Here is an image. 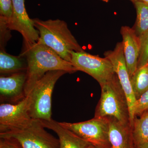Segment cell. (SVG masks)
I'll return each mask as SVG.
<instances>
[{
  "label": "cell",
  "instance_id": "6da1fadb",
  "mask_svg": "<svg viewBox=\"0 0 148 148\" xmlns=\"http://www.w3.org/2000/svg\"><path fill=\"white\" fill-rule=\"evenodd\" d=\"M21 55L26 58L27 64L25 96L47 72L64 71L71 74L77 71L71 62L64 60L50 48L38 42L24 48Z\"/></svg>",
  "mask_w": 148,
  "mask_h": 148
},
{
  "label": "cell",
  "instance_id": "7a4b0ae2",
  "mask_svg": "<svg viewBox=\"0 0 148 148\" xmlns=\"http://www.w3.org/2000/svg\"><path fill=\"white\" fill-rule=\"evenodd\" d=\"M33 20L35 28L39 32L37 42L50 48L64 60L71 62L72 51H84L65 21L59 19Z\"/></svg>",
  "mask_w": 148,
  "mask_h": 148
},
{
  "label": "cell",
  "instance_id": "3957f363",
  "mask_svg": "<svg viewBox=\"0 0 148 148\" xmlns=\"http://www.w3.org/2000/svg\"><path fill=\"white\" fill-rule=\"evenodd\" d=\"M45 128L40 120L31 118L15 125L0 127V138L11 140L21 148H59V140Z\"/></svg>",
  "mask_w": 148,
  "mask_h": 148
},
{
  "label": "cell",
  "instance_id": "277c9868",
  "mask_svg": "<svg viewBox=\"0 0 148 148\" xmlns=\"http://www.w3.org/2000/svg\"><path fill=\"white\" fill-rule=\"evenodd\" d=\"M101 86V98L94 117L113 118L130 125L127 99L116 74Z\"/></svg>",
  "mask_w": 148,
  "mask_h": 148
},
{
  "label": "cell",
  "instance_id": "5b68a950",
  "mask_svg": "<svg viewBox=\"0 0 148 148\" xmlns=\"http://www.w3.org/2000/svg\"><path fill=\"white\" fill-rule=\"evenodd\" d=\"M64 71L47 72L37 82L29 93V115L32 119L41 120L51 119V97L56 82L64 74Z\"/></svg>",
  "mask_w": 148,
  "mask_h": 148
},
{
  "label": "cell",
  "instance_id": "8992f818",
  "mask_svg": "<svg viewBox=\"0 0 148 148\" xmlns=\"http://www.w3.org/2000/svg\"><path fill=\"white\" fill-rule=\"evenodd\" d=\"M61 126L92 145L101 148H111L109 138V120L94 117L79 123L59 122Z\"/></svg>",
  "mask_w": 148,
  "mask_h": 148
},
{
  "label": "cell",
  "instance_id": "52a82bcc",
  "mask_svg": "<svg viewBox=\"0 0 148 148\" xmlns=\"http://www.w3.org/2000/svg\"><path fill=\"white\" fill-rule=\"evenodd\" d=\"M71 62L77 71L90 75L100 86L112 79L116 74L109 59L92 55L85 51H72Z\"/></svg>",
  "mask_w": 148,
  "mask_h": 148
},
{
  "label": "cell",
  "instance_id": "ba28073f",
  "mask_svg": "<svg viewBox=\"0 0 148 148\" xmlns=\"http://www.w3.org/2000/svg\"><path fill=\"white\" fill-rule=\"evenodd\" d=\"M104 56L110 61L127 99L129 108L130 123L132 127L135 116L134 109L136 99L132 90L130 77L125 58L122 42L117 43L113 50L104 52Z\"/></svg>",
  "mask_w": 148,
  "mask_h": 148
},
{
  "label": "cell",
  "instance_id": "9c48e42d",
  "mask_svg": "<svg viewBox=\"0 0 148 148\" xmlns=\"http://www.w3.org/2000/svg\"><path fill=\"white\" fill-rule=\"evenodd\" d=\"M12 16L8 28L19 32L24 38V48L30 47L38 40L39 32L27 13L25 0H12Z\"/></svg>",
  "mask_w": 148,
  "mask_h": 148
},
{
  "label": "cell",
  "instance_id": "30bf717a",
  "mask_svg": "<svg viewBox=\"0 0 148 148\" xmlns=\"http://www.w3.org/2000/svg\"><path fill=\"white\" fill-rule=\"evenodd\" d=\"M30 97L26 96L16 104L0 105V127L19 124L32 118L29 115Z\"/></svg>",
  "mask_w": 148,
  "mask_h": 148
},
{
  "label": "cell",
  "instance_id": "8fae6325",
  "mask_svg": "<svg viewBox=\"0 0 148 148\" xmlns=\"http://www.w3.org/2000/svg\"><path fill=\"white\" fill-rule=\"evenodd\" d=\"M27 71L11 74L8 77H0V95L1 100L21 101L26 96L24 87L27 80Z\"/></svg>",
  "mask_w": 148,
  "mask_h": 148
},
{
  "label": "cell",
  "instance_id": "7c38bea8",
  "mask_svg": "<svg viewBox=\"0 0 148 148\" xmlns=\"http://www.w3.org/2000/svg\"><path fill=\"white\" fill-rule=\"evenodd\" d=\"M120 33L122 37L125 58L130 76L131 77L138 69L140 53V40L135 30L128 26H122Z\"/></svg>",
  "mask_w": 148,
  "mask_h": 148
},
{
  "label": "cell",
  "instance_id": "4fadbf2b",
  "mask_svg": "<svg viewBox=\"0 0 148 148\" xmlns=\"http://www.w3.org/2000/svg\"><path fill=\"white\" fill-rule=\"evenodd\" d=\"M40 120L45 128L51 130L58 135L59 148H91L93 146L61 126L58 122L53 119Z\"/></svg>",
  "mask_w": 148,
  "mask_h": 148
},
{
  "label": "cell",
  "instance_id": "5bb4252c",
  "mask_svg": "<svg viewBox=\"0 0 148 148\" xmlns=\"http://www.w3.org/2000/svg\"><path fill=\"white\" fill-rule=\"evenodd\" d=\"M109 120V138L111 148H136L130 125L123 124L116 119Z\"/></svg>",
  "mask_w": 148,
  "mask_h": 148
},
{
  "label": "cell",
  "instance_id": "9a60e30c",
  "mask_svg": "<svg viewBox=\"0 0 148 148\" xmlns=\"http://www.w3.org/2000/svg\"><path fill=\"white\" fill-rule=\"evenodd\" d=\"M22 55L14 56L3 49L0 51V72L2 74H14L27 71V60Z\"/></svg>",
  "mask_w": 148,
  "mask_h": 148
},
{
  "label": "cell",
  "instance_id": "2e32d148",
  "mask_svg": "<svg viewBox=\"0 0 148 148\" xmlns=\"http://www.w3.org/2000/svg\"><path fill=\"white\" fill-rule=\"evenodd\" d=\"M131 129L136 148L148 143V111L140 115L139 118L135 117Z\"/></svg>",
  "mask_w": 148,
  "mask_h": 148
},
{
  "label": "cell",
  "instance_id": "e0dca14e",
  "mask_svg": "<svg viewBox=\"0 0 148 148\" xmlns=\"http://www.w3.org/2000/svg\"><path fill=\"white\" fill-rule=\"evenodd\" d=\"M132 90L136 99L148 90V64L138 68L130 77Z\"/></svg>",
  "mask_w": 148,
  "mask_h": 148
},
{
  "label": "cell",
  "instance_id": "ac0fdd59",
  "mask_svg": "<svg viewBox=\"0 0 148 148\" xmlns=\"http://www.w3.org/2000/svg\"><path fill=\"white\" fill-rule=\"evenodd\" d=\"M137 18L134 29L138 36L148 31V4L138 2L134 4Z\"/></svg>",
  "mask_w": 148,
  "mask_h": 148
},
{
  "label": "cell",
  "instance_id": "d6986e66",
  "mask_svg": "<svg viewBox=\"0 0 148 148\" xmlns=\"http://www.w3.org/2000/svg\"><path fill=\"white\" fill-rule=\"evenodd\" d=\"M139 38L140 48L138 69L148 64V31Z\"/></svg>",
  "mask_w": 148,
  "mask_h": 148
},
{
  "label": "cell",
  "instance_id": "ffe728a7",
  "mask_svg": "<svg viewBox=\"0 0 148 148\" xmlns=\"http://www.w3.org/2000/svg\"><path fill=\"white\" fill-rule=\"evenodd\" d=\"M12 14V0H0V22L7 27Z\"/></svg>",
  "mask_w": 148,
  "mask_h": 148
},
{
  "label": "cell",
  "instance_id": "44dd1931",
  "mask_svg": "<svg viewBox=\"0 0 148 148\" xmlns=\"http://www.w3.org/2000/svg\"><path fill=\"white\" fill-rule=\"evenodd\" d=\"M148 111V90L137 99L134 109V116H140Z\"/></svg>",
  "mask_w": 148,
  "mask_h": 148
},
{
  "label": "cell",
  "instance_id": "7402d4cb",
  "mask_svg": "<svg viewBox=\"0 0 148 148\" xmlns=\"http://www.w3.org/2000/svg\"><path fill=\"white\" fill-rule=\"evenodd\" d=\"M0 148H21L11 140L0 138Z\"/></svg>",
  "mask_w": 148,
  "mask_h": 148
},
{
  "label": "cell",
  "instance_id": "603a6c76",
  "mask_svg": "<svg viewBox=\"0 0 148 148\" xmlns=\"http://www.w3.org/2000/svg\"><path fill=\"white\" fill-rule=\"evenodd\" d=\"M133 4L136 3L140 2L148 4V0H130Z\"/></svg>",
  "mask_w": 148,
  "mask_h": 148
},
{
  "label": "cell",
  "instance_id": "cb8c5ba5",
  "mask_svg": "<svg viewBox=\"0 0 148 148\" xmlns=\"http://www.w3.org/2000/svg\"><path fill=\"white\" fill-rule=\"evenodd\" d=\"M138 148H148V143L143 144V145L140 146Z\"/></svg>",
  "mask_w": 148,
  "mask_h": 148
},
{
  "label": "cell",
  "instance_id": "d4e9b609",
  "mask_svg": "<svg viewBox=\"0 0 148 148\" xmlns=\"http://www.w3.org/2000/svg\"><path fill=\"white\" fill-rule=\"evenodd\" d=\"M101 1H102L104 2L105 3H108L109 2L110 0H101Z\"/></svg>",
  "mask_w": 148,
  "mask_h": 148
},
{
  "label": "cell",
  "instance_id": "484cf974",
  "mask_svg": "<svg viewBox=\"0 0 148 148\" xmlns=\"http://www.w3.org/2000/svg\"><path fill=\"white\" fill-rule=\"evenodd\" d=\"M91 148H101L100 147H95V146H93Z\"/></svg>",
  "mask_w": 148,
  "mask_h": 148
}]
</instances>
